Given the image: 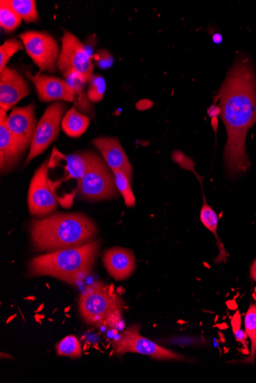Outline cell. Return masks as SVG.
I'll return each mask as SVG.
<instances>
[{"label":"cell","instance_id":"cell-16","mask_svg":"<svg viewBox=\"0 0 256 383\" xmlns=\"http://www.w3.org/2000/svg\"><path fill=\"white\" fill-rule=\"evenodd\" d=\"M6 112L0 109V169L6 174L17 165L24 152L6 126Z\"/></svg>","mask_w":256,"mask_h":383},{"label":"cell","instance_id":"cell-11","mask_svg":"<svg viewBox=\"0 0 256 383\" xmlns=\"http://www.w3.org/2000/svg\"><path fill=\"white\" fill-rule=\"evenodd\" d=\"M37 124L34 103L24 107H14L6 120L9 130L24 152L31 147Z\"/></svg>","mask_w":256,"mask_h":383},{"label":"cell","instance_id":"cell-31","mask_svg":"<svg viewBox=\"0 0 256 383\" xmlns=\"http://www.w3.org/2000/svg\"><path fill=\"white\" fill-rule=\"evenodd\" d=\"M255 357H256V354H255Z\"/></svg>","mask_w":256,"mask_h":383},{"label":"cell","instance_id":"cell-28","mask_svg":"<svg viewBox=\"0 0 256 383\" xmlns=\"http://www.w3.org/2000/svg\"><path fill=\"white\" fill-rule=\"evenodd\" d=\"M235 337H237V340H243L247 339L248 335L247 332H244V331L239 330L235 332Z\"/></svg>","mask_w":256,"mask_h":383},{"label":"cell","instance_id":"cell-5","mask_svg":"<svg viewBox=\"0 0 256 383\" xmlns=\"http://www.w3.org/2000/svg\"><path fill=\"white\" fill-rule=\"evenodd\" d=\"M88 154V168L78 185V194L80 198L89 201L118 198L119 192L113 172L98 154L91 152Z\"/></svg>","mask_w":256,"mask_h":383},{"label":"cell","instance_id":"cell-1","mask_svg":"<svg viewBox=\"0 0 256 383\" xmlns=\"http://www.w3.org/2000/svg\"><path fill=\"white\" fill-rule=\"evenodd\" d=\"M217 98L220 115L227 132L225 164L234 177L247 172L251 165L245 140L256 123V76L250 57L242 55L235 60Z\"/></svg>","mask_w":256,"mask_h":383},{"label":"cell","instance_id":"cell-2","mask_svg":"<svg viewBox=\"0 0 256 383\" xmlns=\"http://www.w3.org/2000/svg\"><path fill=\"white\" fill-rule=\"evenodd\" d=\"M30 233L37 251L54 252L93 241L98 227L83 214L57 213L34 221Z\"/></svg>","mask_w":256,"mask_h":383},{"label":"cell","instance_id":"cell-18","mask_svg":"<svg viewBox=\"0 0 256 383\" xmlns=\"http://www.w3.org/2000/svg\"><path fill=\"white\" fill-rule=\"evenodd\" d=\"M200 221L208 230H209L217 239V245L219 248L220 254L215 258L214 262L220 264L227 262L229 254L225 249L220 237L217 235V227L219 224V216L208 204L205 196L203 198V204L200 211Z\"/></svg>","mask_w":256,"mask_h":383},{"label":"cell","instance_id":"cell-12","mask_svg":"<svg viewBox=\"0 0 256 383\" xmlns=\"http://www.w3.org/2000/svg\"><path fill=\"white\" fill-rule=\"evenodd\" d=\"M30 94L26 80L11 68L0 71V109L9 111Z\"/></svg>","mask_w":256,"mask_h":383},{"label":"cell","instance_id":"cell-8","mask_svg":"<svg viewBox=\"0 0 256 383\" xmlns=\"http://www.w3.org/2000/svg\"><path fill=\"white\" fill-rule=\"evenodd\" d=\"M29 56L42 71L55 73L61 49L56 40L48 33L28 31L19 36Z\"/></svg>","mask_w":256,"mask_h":383},{"label":"cell","instance_id":"cell-4","mask_svg":"<svg viewBox=\"0 0 256 383\" xmlns=\"http://www.w3.org/2000/svg\"><path fill=\"white\" fill-rule=\"evenodd\" d=\"M78 312L88 325L118 330L122 322L124 302L113 285L97 281L81 294Z\"/></svg>","mask_w":256,"mask_h":383},{"label":"cell","instance_id":"cell-19","mask_svg":"<svg viewBox=\"0 0 256 383\" xmlns=\"http://www.w3.org/2000/svg\"><path fill=\"white\" fill-rule=\"evenodd\" d=\"M89 124L90 119L73 107L66 113L61 128L69 137L78 138L86 132Z\"/></svg>","mask_w":256,"mask_h":383},{"label":"cell","instance_id":"cell-22","mask_svg":"<svg viewBox=\"0 0 256 383\" xmlns=\"http://www.w3.org/2000/svg\"><path fill=\"white\" fill-rule=\"evenodd\" d=\"M23 19L7 4L6 0H1L0 1V26L5 32L9 33L14 32L21 25Z\"/></svg>","mask_w":256,"mask_h":383},{"label":"cell","instance_id":"cell-25","mask_svg":"<svg viewBox=\"0 0 256 383\" xmlns=\"http://www.w3.org/2000/svg\"><path fill=\"white\" fill-rule=\"evenodd\" d=\"M24 48V44L16 38H10L0 46V71L6 68V65L16 53Z\"/></svg>","mask_w":256,"mask_h":383},{"label":"cell","instance_id":"cell-6","mask_svg":"<svg viewBox=\"0 0 256 383\" xmlns=\"http://www.w3.org/2000/svg\"><path fill=\"white\" fill-rule=\"evenodd\" d=\"M140 325H133L123 330L112 342L114 355L121 357L128 353L146 355L157 360L188 361L183 355L163 347L140 334Z\"/></svg>","mask_w":256,"mask_h":383},{"label":"cell","instance_id":"cell-29","mask_svg":"<svg viewBox=\"0 0 256 383\" xmlns=\"http://www.w3.org/2000/svg\"><path fill=\"white\" fill-rule=\"evenodd\" d=\"M250 276L253 281L256 282V258L250 268Z\"/></svg>","mask_w":256,"mask_h":383},{"label":"cell","instance_id":"cell-20","mask_svg":"<svg viewBox=\"0 0 256 383\" xmlns=\"http://www.w3.org/2000/svg\"><path fill=\"white\" fill-rule=\"evenodd\" d=\"M245 327L248 337L251 340L250 353L248 357L239 363L254 364L256 354V304L251 303L245 317Z\"/></svg>","mask_w":256,"mask_h":383},{"label":"cell","instance_id":"cell-23","mask_svg":"<svg viewBox=\"0 0 256 383\" xmlns=\"http://www.w3.org/2000/svg\"><path fill=\"white\" fill-rule=\"evenodd\" d=\"M58 356L69 358H81L83 356V350L78 338L73 335H68L60 341L56 346Z\"/></svg>","mask_w":256,"mask_h":383},{"label":"cell","instance_id":"cell-26","mask_svg":"<svg viewBox=\"0 0 256 383\" xmlns=\"http://www.w3.org/2000/svg\"><path fill=\"white\" fill-rule=\"evenodd\" d=\"M87 96L91 102L97 103L104 98L106 90V82L99 75H93L88 82Z\"/></svg>","mask_w":256,"mask_h":383},{"label":"cell","instance_id":"cell-21","mask_svg":"<svg viewBox=\"0 0 256 383\" xmlns=\"http://www.w3.org/2000/svg\"><path fill=\"white\" fill-rule=\"evenodd\" d=\"M6 2L25 23L38 22L39 18L34 0H6Z\"/></svg>","mask_w":256,"mask_h":383},{"label":"cell","instance_id":"cell-14","mask_svg":"<svg viewBox=\"0 0 256 383\" xmlns=\"http://www.w3.org/2000/svg\"><path fill=\"white\" fill-rule=\"evenodd\" d=\"M32 81L40 101L44 103L58 100L73 102L77 97L68 83L58 78L38 73L32 77Z\"/></svg>","mask_w":256,"mask_h":383},{"label":"cell","instance_id":"cell-3","mask_svg":"<svg viewBox=\"0 0 256 383\" xmlns=\"http://www.w3.org/2000/svg\"><path fill=\"white\" fill-rule=\"evenodd\" d=\"M101 241L38 256L29 263V277L50 276L70 285L83 283L93 268Z\"/></svg>","mask_w":256,"mask_h":383},{"label":"cell","instance_id":"cell-17","mask_svg":"<svg viewBox=\"0 0 256 383\" xmlns=\"http://www.w3.org/2000/svg\"><path fill=\"white\" fill-rule=\"evenodd\" d=\"M89 152L81 154H71L65 157L66 164L64 167L65 175L63 180L53 184L54 191L59 185L69 179L76 180L79 183L83 178L89 165ZM56 193V192H55Z\"/></svg>","mask_w":256,"mask_h":383},{"label":"cell","instance_id":"cell-13","mask_svg":"<svg viewBox=\"0 0 256 383\" xmlns=\"http://www.w3.org/2000/svg\"><path fill=\"white\" fill-rule=\"evenodd\" d=\"M102 263L109 276L117 281H124L135 273L136 258L134 253L126 248L116 246L106 250Z\"/></svg>","mask_w":256,"mask_h":383},{"label":"cell","instance_id":"cell-7","mask_svg":"<svg viewBox=\"0 0 256 383\" xmlns=\"http://www.w3.org/2000/svg\"><path fill=\"white\" fill-rule=\"evenodd\" d=\"M49 160H46L35 172L28 193L30 214L43 219L58 206V196L49 179Z\"/></svg>","mask_w":256,"mask_h":383},{"label":"cell","instance_id":"cell-30","mask_svg":"<svg viewBox=\"0 0 256 383\" xmlns=\"http://www.w3.org/2000/svg\"><path fill=\"white\" fill-rule=\"evenodd\" d=\"M213 38L214 43L217 44H220L222 41V37L220 35H218V34L215 35L213 37Z\"/></svg>","mask_w":256,"mask_h":383},{"label":"cell","instance_id":"cell-27","mask_svg":"<svg viewBox=\"0 0 256 383\" xmlns=\"http://www.w3.org/2000/svg\"><path fill=\"white\" fill-rule=\"evenodd\" d=\"M102 56H98V65L101 68H108L112 65V62H113V58H112L111 56L108 53H101Z\"/></svg>","mask_w":256,"mask_h":383},{"label":"cell","instance_id":"cell-10","mask_svg":"<svg viewBox=\"0 0 256 383\" xmlns=\"http://www.w3.org/2000/svg\"><path fill=\"white\" fill-rule=\"evenodd\" d=\"M61 41L58 68L63 75L75 71L89 82L93 77L94 64L83 44L68 31H65Z\"/></svg>","mask_w":256,"mask_h":383},{"label":"cell","instance_id":"cell-24","mask_svg":"<svg viewBox=\"0 0 256 383\" xmlns=\"http://www.w3.org/2000/svg\"><path fill=\"white\" fill-rule=\"evenodd\" d=\"M115 181L118 192L122 195L123 199L128 208L135 206V196L131 189L130 180L128 176L121 171L113 172Z\"/></svg>","mask_w":256,"mask_h":383},{"label":"cell","instance_id":"cell-15","mask_svg":"<svg viewBox=\"0 0 256 383\" xmlns=\"http://www.w3.org/2000/svg\"><path fill=\"white\" fill-rule=\"evenodd\" d=\"M92 144L99 150L112 172H125L132 182L134 174L132 165L117 138L100 137L92 140Z\"/></svg>","mask_w":256,"mask_h":383},{"label":"cell","instance_id":"cell-9","mask_svg":"<svg viewBox=\"0 0 256 383\" xmlns=\"http://www.w3.org/2000/svg\"><path fill=\"white\" fill-rule=\"evenodd\" d=\"M66 109L67 106L61 102H56L46 108L37 124L26 164L43 154L56 140Z\"/></svg>","mask_w":256,"mask_h":383}]
</instances>
